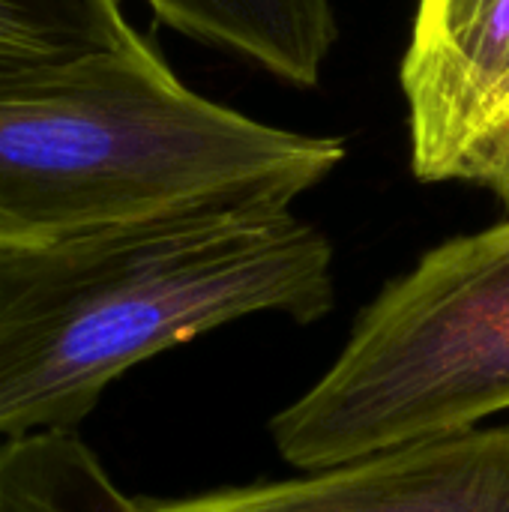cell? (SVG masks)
Wrapping results in <instances>:
<instances>
[{
  "label": "cell",
  "mask_w": 509,
  "mask_h": 512,
  "mask_svg": "<svg viewBox=\"0 0 509 512\" xmlns=\"http://www.w3.org/2000/svg\"><path fill=\"white\" fill-rule=\"evenodd\" d=\"M333 243L294 207L165 213L0 246V435L75 429L132 366L249 315L321 321Z\"/></svg>",
  "instance_id": "obj_1"
},
{
  "label": "cell",
  "mask_w": 509,
  "mask_h": 512,
  "mask_svg": "<svg viewBox=\"0 0 509 512\" xmlns=\"http://www.w3.org/2000/svg\"><path fill=\"white\" fill-rule=\"evenodd\" d=\"M342 162V138L219 105L150 42L0 78V246L165 213L294 207Z\"/></svg>",
  "instance_id": "obj_2"
},
{
  "label": "cell",
  "mask_w": 509,
  "mask_h": 512,
  "mask_svg": "<svg viewBox=\"0 0 509 512\" xmlns=\"http://www.w3.org/2000/svg\"><path fill=\"white\" fill-rule=\"evenodd\" d=\"M509 411V216L429 249L360 312L336 363L270 420L291 468L477 429Z\"/></svg>",
  "instance_id": "obj_3"
},
{
  "label": "cell",
  "mask_w": 509,
  "mask_h": 512,
  "mask_svg": "<svg viewBox=\"0 0 509 512\" xmlns=\"http://www.w3.org/2000/svg\"><path fill=\"white\" fill-rule=\"evenodd\" d=\"M144 512H509V426L387 447L309 477L216 489Z\"/></svg>",
  "instance_id": "obj_4"
},
{
  "label": "cell",
  "mask_w": 509,
  "mask_h": 512,
  "mask_svg": "<svg viewBox=\"0 0 509 512\" xmlns=\"http://www.w3.org/2000/svg\"><path fill=\"white\" fill-rule=\"evenodd\" d=\"M399 81L414 177L453 180L468 147L509 117V0H420Z\"/></svg>",
  "instance_id": "obj_5"
},
{
  "label": "cell",
  "mask_w": 509,
  "mask_h": 512,
  "mask_svg": "<svg viewBox=\"0 0 509 512\" xmlns=\"http://www.w3.org/2000/svg\"><path fill=\"white\" fill-rule=\"evenodd\" d=\"M171 30L294 87H315L339 39L330 0H144Z\"/></svg>",
  "instance_id": "obj_6"
},
{
  "label": "cell",
  "mask_w": 509,
  "mask_h": 512,
  "mask_svg": "<svg viewBox=\"0 0 509 512\" xmlns=\"http://www.w3.org/2000/svg\"><path fill=\"white\" fill-rule=\"evenodd\" d=\"M0 512H144L117 489L75 429L6 438L0 447Z\"/></svg>",
  "instance_id": "obj_7"
},
{
  "label": "cell",
  "mask_w": 509,
  "mask_h": 512,
  "mask_svg": "<svg viewBox=\"0 0 509 512\" xmlns=\"http://www.w3.org/2000/svg\"><path fill=\"white\" fill-rule=\"evenodd\" d=\"M144 42L117 0H0V78Z\"/></svg>",
  "instance_id": "obj_8"
},
{
  "label": "cell",
  "mask_w": 509,
  "mask_h": 512,
  "mask_svg": "<svg viewBox=\"0 0 509 512\" xmlns=\"http://www.w3.org/2000/svg\"><path fill=\"white\" fill-rule=\"evenodd\" d=\"M453 180H465L486 189L509 213V117L468 147V153L453 171Z\"/></svg>",
  "instance_id": "obj_9"
}]
</instances>
